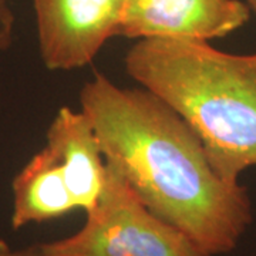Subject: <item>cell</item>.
<instances>
[{
    "label": "cell",
    "instance_id": "7a4b0ae2",
    "mask_svg": "<svg viewBox=\"0 0 256 256\" xmlns=\"http://www.w3.org/2000/svg\"><path fill=\"white\" fill-rule=\"evenodd\" d=\"M124 64L132 80L191 127L220 178L239 182L244 171L256 166V53L142 38L128 50Z\"/></svg>",
    "mask_w": 256,
    "mask_h": 256
},
{
    "label": "cell",
    "instance_id": "6da1fadb",
    "mask_svg": "<svg viewBox=\"0 0 256 256\" xmlns=\"http://www.w3.org/2000/svg\"><path fill=\"white\" fill-rule=\"evenodd\" d=\"M80 108L111 164L141 202L205 255L229 254L254 220L248 190L214 170L201 140L146 88L120 87L96 73Z\"/></svg>",
    "mask_w": 256,
    "mask_h": 256
},
{
    "label": "cell",
    "instance_id": "277c9868",
    "mask_svg": "<svg viewBox=\"0 0 256 256\" xmlns=\"http://www.w3.org/2000/svg\"><path fill=\"white\" fill-rule=\"evenodd\" d=\"M127 0H33L37 42L48 70L92 63L104 44L120 36Z\"/></svg>",
    "mask_w": 256,
    "mask_h": 256
},
{
    "label": "cell",
    "instance_id": "3957f363",
    "mask_svg": "<svg viewBox=\"0 0 256 256\" xmlns=\"http://www.w3.org/2000/svg\"><path fill=\"white\" fill-rule=\"evenodd\" d=\"M97 204L73 235L38 244L43 256H208L160 220L108 162Z\"/></svg>",
    "mask_w": 256,
    "mask_h": 256
},
{
    "label": "cell",
    "instance_id": "5b68a950",
    "mask_svg": "<svg viewBox=\"0 0 256 256\" xmlns=\"http://www.w3.org/2000/svg\"><path fill=\"white\" fill-rule=\"evenodd\" d=\"M249 18L240 0H127L120 36L208 43L236 32Z\"/></svg>",
    "mask_w": 256,
    "mask_h": 256
},
{
    "label": "cell",
    "instance_id": "9c48e42d",
    "mask_svg": "<svg viewBox=\"0 0 256 256\" xmlns=\"http://www.w3.org/2000/svg\"><path fill=\"white\" fill-rule=\"evenodd\" d=\"M0 256H43L38 244L32 246L13 248L3 239H0Z\"/></svg>",
    "mask_w": 256,
    "mask_h": 256
},
{
    "label": "cell",
    "instance_id": "8992f818",
    "mask_svg": "<svg viewBox=\"0 0 256 256\" xmlns=\"http://www.w3.org/2000/svg\"><path fill=\"white\" fill-rule=\"evenodd\" d=\"M44 148L60 165L77 210L88 212L100 198L107 171L90 120L82 110L62 107L47 128Z\"/></svg>",
    "mask_w": 256,
    "mask_h": 256
},
{
    "label": "cell",
    "instance_id": "ba28073f",
    "mask_svg": "<svg viewBox=\"0 0 256 256\" xmlns=\"http://www.w3.org/2000/svg\"><path fill=\"white\" fill-rule=\"evenodd\" d=\"M16 18L9 0H0V53L8 52L14 40Z\"/></svg>",
    "mask_w": 256,
    "mask_h": 256
},
{
    "label": "cell",
    "instance_id": "52a82bcc",
    "mask_svg": "<svg viewBox=\"0 0 256 256\" xmlns=\"http://www.w3.org/2000/svg\"><path fill=\"white\" fill-rule=\"evenodd\" d=\"M12 194L13 229L44 224L77 210L60 165L44 146L13 178Z\"/></svg>",
    "mask_w": 256,
    "mask_h": 256
},
{
    "label": "cell",
    "instance_id": "30bf717a",
    "mask_svg": "<svg viewBox=\"0 0 256 256\" xmlns=\"http://www.w3.org/2000/svg\"><path fill=\"white\" fill-rule=\"evenodd\" d=\"M245 3L249 6V9L254 10L256 13V0H245Z\"/></svg>",
    "mask_w": 256,
    "mask_h": 256
}]
</instances>
